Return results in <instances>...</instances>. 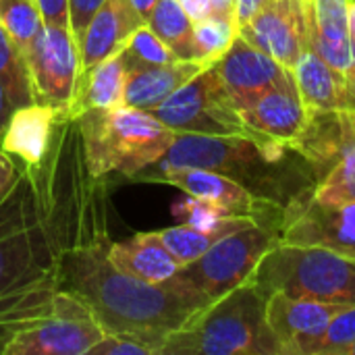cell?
I'll return each instance as SVG.
<instances>
[{
    "label": "cell",
    "mask_w": 355,
    "mask_h": 355,
    "mask_svg": "<svg viewBox=\"0 0 355 355\" xmlns=\"http://www.w3.org/2000/svg\"><path fill=\"white\" fill-rule=\"evenodd\" d=\"M60 291V233L46 160L0 191V337L48 318Z\"/></svg>",
    "instance_id": "1"
},
{
    "label": "cell",
    "mask_w": 355,
    "mask_h": 355,
    "mask_svg": "<svg viewBox=\"0 0 355 355\" xmlns=\"http://www.w3.org/2000/svg\"><path fill=\"white\" fill-rule=\"evenodd\" d=\"M171 168H206L220 173L254 196L287 208L314 191L316 179L306 158L291 146L270 137L177 133L166 154L141 175ZM137 175L135 181L141 177Z\"/></svg>",
    "instance_id": "2"
},
{
    "label": "cell",
    "mask_w": 355,
    "mask_h": 355,
    "mask_svg": "<svg viewBox=\"0 0 355 355\" xmlns=\"http://www.w3.org/2000/svg\"><path fill=\"white\" fill-rule=\"evenodd\" d=\"M266 300L245 281L168 335L160 355H285L266 322Z\"/></svg>",
    "instance_id": "3"
},
{
    "label": "cell",
    "mask_w": 355,
    "mask_h": 355,
    "mask_svg": "<svg viewBox=\"0 0 355 355\" xmlns=\"http://www.w3.org/2000/svg\"><path fill=\"white\" fill-rule=\"evenodd\" d=\"M75 121L87 171L98 181L110 177L135 179L154 166L177 137V131L152 112L131 106L85 110Z\"/></svg>",
    "instance_id": "4"
},
{
    "label": "cell",
    "mask_w": 355,
    "mask_h": 355,
    "mask_svg": "<svg viewBox=\"0 0 355 355\" xmlns=\"http://www.w3.org/2000/svg\"><path fill=\"white\" fill-rule=\"evenodd\" d=\"M260 291L355 306V258L314 245L275 243L250 277Z\"/></svg>",
    "instance_id": "5"
},
{
    "label": "cell",
    "mask_w": 355,
    "mask_h": 355,
    "mask_svg": "<svg viewBox=\"0 0 355 355\" xmlns=\"http://www.w3.org/2000/svg\"><path fill=\"white\" fill-rule=\"evenodd\" d=\"M275 243H279V231L254 220L218 237L198 260L181 266L171 283L210 306L250 281Z\"/></svg>",
    "instance_id": "6"
},
{
    "label": "cell",
    "mask_w": 355,
    "mask_h": 355,
    "mask_svg": "<svg viewBox=\"0 0 355 355\" xmlns=\"http://www.w3.org/2000/svg\"><path fill=\"white\" fill-rule=\"evenodd\" d=\"M152 114L177 133L262 137L243 123L212 64L183 83Z\"/></svg>",
    "instance_id": "7"
},
{
    "label": "cell",
    "mask_w": 355,
    "mask_h": 355,
    "mask_svg": "<svg viewBox=\"0 0 355 355\" xmlns=\"http://www.w3.org/2000/svg\"><path fill=\"white\" fill-rule=\"evenodd\" d=\"M104 337L92 312L71 293L58 291L54 312L12 331L0 345L2 355H87Z\"/></svg>",
    "instance_id": "8"
},
{
    "label": "cell",
    "mask_w": 355,
    "mask_h": 355,
    "mask_svg": "<svg viewBox=\"0 0 355 355\" xmlns=\"http://www.w3.org/2000/svg\"><path fill=\"white\" fill-rule=\"evenodd\" d=\"M23 58L35 102L60 108L69 116L81 77V56L73 31L69 27L44 23Z\"/></svg>",
    "instance_id": "9"
},
{
    "label": "cell",
    "mask_w": 355,
    "mask_h": 355,
    "mask_svg": "<svg viewBox=\"0 0 355 355\" xmlns=\"http://www.w3.org/2000/svg\"><path fill=\"white\" fill-rule=\"evenodd\" d=\"M279 241L355 258V202H320L312 191L293 200L283 212Z\"/></svg>",
    "instance_id": "10"
},
{
    "label": "cell",
    "mask_w": 355,
    "mask_h": 355,
    "mask_svg": "<svg viewBox=\"0 0 355 355\" xmlns=\"http://www.w3.org/2000/svg\"><path fill=\"white\" fill-rule=\"evenodd\" d=\"M137 181H158V183H168L183 193L198 198L202 202H208L212 206H218L235 216H252L258 223L281 229L283 223V212L279 204H272L268 200H262L254 196L250 189H245L241 183L214 173L206 168H171L162 173H152V175H141Z\"/></svg>",
    "instance_id": "11"
},
{
    "label": "cell",
    "mask_w": 355,
    "mask_h": 355,
    "mask_svg": "<svg viewBox=\"0 0 355 355\" xmlns=\"http://www.w3.org/2000/svg\"><path fill=\"white\" fill-rule=\"evenodd\" d=\"M212 67L239 112L272 87L295 85L293 73L287 67L241 35L235 37L231 48Z\"/></svg>",
    "instance_id": "12"
},
{
    "label": "cell",
    "mask_w": 355,
    "mask_h": 355,
    "mask_svg": "<svg viewBox=\"0 0 355 355\" xmlns=\"http://www.w3.org/2000/svg\"><path fill=\"white\" fill-rule=\"evenodd\" d=\"M239 35L291 71L310 46L306 0H268L239 27Z\"/></svg>",
    "instance_id": "13"
},
{
    "label": "cell",
    "mask_w": 355,
    "mask_h": 355,
    "mask_svg": "<svg viewBox=\"0 0 355 355\" xmlns=\"http://www.w3.org/2000/svg\"><path fill=\"white\" fill-rule=\"evenodd\" d=\"M343 308L347 306L308 297H291L277 291L266 300V322L281 343L283 354L312 355L333 316Z\"/></svg>",
    "instance_id": "14"
},
{
    "label": "cell",
    "mask_w": 355,
    "mask_h": 355,
    "mask_svg": "<svg viewBox=\"0 0 355 355\" xmlns=\"http://www.w3.org/2000/svg\"><path fill=\"white\" fill-rule=\"evenodd\" d=\"M69 119L60 108L33 102L17 106L0 137V148L29 166H40L52 146L56 125Z\"/></svg>",
    "instance_id": "15"
},
{
    "label": "cell",
    "mask_w": 355,
    "mask_h": 355,
    "mask_svg": "<svg viewBox=\"0 0 355 355\" xmlns=\"http://www.w3.org/2000/svg\"><path fill=\"white\" fill-rule=\"evenodd\" d=\"M291 73L308 112L355 108L354 79L331 67L310 46L304 50Z\"/></svg>",
    "instance_id": "16"
},
{
    "label": "cell",
    "mask_w": 355,
    "mask_h": 355,
    "mask_svg": "<svg viewBox=\"0 0 355 355\" xmlns=\"http://www.w3.org/2000/svg\"><path fill=\"white\" fill-rule=\"evenodd\" d=\"M144 23L131 0H106L77 37L81 71L121 52L129 35Z\"/></svg>",
    "instance_id": "17"
},
{
    "label": "cell",
    "mask_w": 355,
    "mask_h": 355,
    "mask_svg": "<svg viewBox=\"0 0 355 355\" xmlns=\"http://www.w3.org/2000/svg\"><path fill=\"white\" fill-rule=\"evenodd\" d=\"M241 119L258 135L293 148L308 123V110L300 98L297 85H285L262 94L254 104L241 110Z\"/></svg>",
    "instance_id": "18"
},
{
    "label": "cell",
    "mask_w": 355,
    "mask_h": 355,
    "mask_svg": "<svg viewBox=\"0 0 355 355\" xmlns=\"http://www.w3.org/2000/svg\"><path fill=\"white\" fill-rule=\"evenodd\" d=\"M208 64L200 60H175L168 64H135L127 67L125 106L152 112L183 83L204 71Z\"/></svg>",
    "instance_id": "19"
},
{
    "label": "cell",
    "mask_w": 355,
    "mask_h": 355,
    "mask_svg": "<svg viewBox=\"0 0 355 355\" xmlns=\"http://www.w3.org/2000/svg\"><path fill=\"white\" fill-rule=\"evenodd\" d=\"M110 262L141 283L160 285L168 281L181 266L154 233H137L125 241H112L108 252Z\"/></svg>",
    "instance_id": "20"
},
{
    "label": "cell",
    "mask_w": 355,
    "mask_h": 355,
    "mask_svg": "<svg viewBox=\"0 0 355 355\" xmlns=\"http://www.w3.org/2000/svg\"><path fill=\"white\" fill-rule=\"evenodd\" d=\"M125 77L127 69L121 52L81 71L77 94L69 108V119H75L85 110H108L125 106Z\"/></svg>",
    "instance_id": "21"
},
{
    "label": "cell",
    "mask_w": 355,
    "mask_h": 355,
    "mask_svg": "<svg viewBox=\"0 0 355 355\" xmlns=\"http://www.w3.org/2000/svg\"><path fill=\"white\" fill-rule=\"evenodd\" d=\"M150 29L175 52L181 60H196L193 56V21L179 4V0H156L150 17Z\"/></svg>",
    "instance_id": "22"
},
{
    "label": "cell",
    "mask_w": 355,
    "mask_h": 355,
    "mask_svg": "<svg viewBox=\"0 0 355 355\" xmlns=\"http://www.w3.org/2000/svg\"><path fill=\"white\" fill-rule=\"evenodd\" d=\"M173 216L179 223L189 225V227H193L202 233H210V235H227V233L241 229L256 220L252 216H235L218 206H212V204L191 198L187 193L183 200L173 204Z\"/></svg>",
    "instance_id": "23"
},
{
    "label": "cell",
    "mask_w": 355,
    "mask_h": 355,
    "mask_svg": "<svg viewBox=\"0 0 355 355\" xmlns=\"http://www.w3.org/2000/svg\"><path fill=\"white\" fill-rule=\"evenodd\" d=\"M239 35L233 17L212 15L193 23V56L204 64H214Z\"/></svg>",
    "instance_id": "24"
},
{
    "label": "cell",
    "mask_w": 355,
    "mask_h": 355,
    "mask_svg": "<svg viewBox=\"0 0 355 355\" xmlns=\"http://www.w3.org/2000/svg\"><path fill=\"white\" fill-rule=\"evenodd\" d=\"M0 25L19 52L25 54L42 31L44 17L35 0H0Z\"/></svg>",
    "instance_id": "25"
},
{
    "label": "cell",
    "mask_w": 355,
    "mask_h": 355,
    "mask_svg": "<svg viewBox=\"0 0 355 355\" xmlns=\"http://www.w3.org/2000/svg\"><path fill=\"white\" fill-rule=\"evenodd\" d=\"M0 81L4 83L15 108L35 102L25 58L19 52V48L12 44V40L8 37L2 25H0Z\"/></svg>",
    "instance_id": "26"
},
{
    "label": "cell",
    "mask_w": 355,
    "mask_h": 355,
    "mask_svg": "<svg viewBox=\"0 0 355 355\" xmlns=\"http://www.w3.org/2000/svg\"><path fill=\"white\" fill-rule=\"evenodd\" d=\"M125 69L135 64H168L175 60H181L175 56V52L150 29L148 23L139 25L127 40L125 48L121 50Z\"/></svg>",
    "instance_id": "27"
},
{
    "label": "cell",
    "mask_w": 355,
    "mask_h": 355,
    "mask_svg": "<svg viewBox=\"0 0 355 355\" xmlns=\"http://www.w3.org/2000/svg\"><path fill=\"white\" fill-rule=\"evenodd\" d=\"M312 196L320 202H355V144H352L337 164L316 183Z\"/></svg>",
    "instance_id": "28"
},
{
    "label": "cell",
    "mask_w": 355,
    "mask_h": 355,
    "mask_svg": "<svg viewBox=\"0 0 355 355\" xmlns=\"http://www.w3.org/2000/svg\"><path fill=\"white\" fill-rule=\"evenodd\" d=\"M158 239L164 243V248L171 252V256L179 262V266H185L193 260H198L218 237L223 235H210V233H202L189 225H177V227H168L162 231H156Z\"/></svg>",
    "instance_id": "29"
},
{
    "label": "cell",
    "mask_w": 355,
    "mask_h": 355,
    "mask_svg": "<svg viewBox=\"0 0 355 355\" xmlns=\"http://www.w3.org/2000/svg\"><path fill=\"white\" fill-rule=\"evenodd\" d=\"M355 345V306L343 308L318 339L312 355H347Z\"/></svg>",
    "instance_id": "30"
},
{
    "label": "cell",
    "mask_w": 355,
    "mask_h": 355,
    "mask_svg": "<svg viewBox=\"0 0 355 355\" xmlns=\"http://www.w3.org/2000/svg\"><path fill=\"white\" fill-rule=\"evenodd\" d=\"M87 355H156V352L133 335L104 333V337L89 349Z\"/></svg>",
    "instance_id": "31"
},
{
    "label": "cell",
    "mask_w": 355,
    "mask_h": 355,
    "mask_svg": "<svg viewBox=\"0 0 355 355\" xmlns=\"http://www.w3.org/2000/svg\"><path fill=\"white\" fill-rule=\"evenodd\" d=\"M191 21H200L212 15L233 17L235 19V0H179Z\"/></svg>",
    "instance_id": "32"
},
{
    "label": "cell",
    "mask_w": 355,
    "mask_h": 355,
    "mask_svg": "<svg viewBox=\"0 0 355 355\" xmlns=\"http://www.w3.org/2000/svg\"><path fill=\"white\" fill-rule=\"evenodd\" d=\"M106 0H69V27L75 37L81 35L94 12L104 4Z\"/></svg>",
    "instance_id": "33"
},
{
    "label": "cell",
    "mask_w": 355,
    "mask_h": 355,
    "mask_svg": "<svg viewBox=\"0 0 355 355\" xmlns=\"http://www.w3.org/2000/svg\"><path fill=\"white\" fill-rule=\"evenodd\" d=\"M35 4L44 17V23L69 27V0H35Z\"/></svg>",
    "instance_id": "34"
},
{
    "label": "cell",
    "mask_w": 355,
    "mask_h": 355,
    "mask_svg": "<svg viewBox=\"0 0 355 355\" xmlns=\"http://www.w3.org/2000/svg\"><path fill=\"white\" fill-rule=\"evenodd\" d=\"M268 0H235V21L237 27L245 25Z\"/></svg>",
    "instance_id": "35"
},
{
    "label": "cell",
    "mask_w": 355,
    "mask_h": 355,
    "mask_svg": "<svg viewBox=\"0 0 355 355\" xmlns=\"http://www.w3.org/2000/svg\"><path fill=\"white\" fill-rule=\"evenodd\" d=\"M15 173H17V164H15L12 156H8L0 148V191L15 179Z\"/></svg>",
    "instance_id": "36"
},
{
    "label": "cell",
    "mask_w": 355,
    "mask_h": 355,
    "mask_svg": "<svg viewBox=\"0 0 355 355\" xmlns=\"http://www.w3.org/2000/svg\"><path fill=\"white\" fill-rule=\"evenodd\" d=\"M12 110H15V104H12V100H10V96H8L6 87H4V83L0 81V137H2V133H4V127H6V123H8Z\"/></svg>",
    "instance_id": "37"
},
{
    "label": "cell",
    "mask_w": 355,
    "mask_h": 355,
    "mask_svg": "<svg viewBox=\"0 0 355 355\" xmlns=\"http://www.w3.org/2000/svg\"><path fill=\"white\" fill-rule=\"evenodd\" d=\"M131 4L135 6V10L144 17V21L148 23V17H150V12H152V8H154V4H156V0H131Z\"/></svg>",
    "instance_id": "38"
},
{
    "label": "cell",
    "mask_w": 355,
    "mask_h": 355,
    "mask_svg": "<svg viewBox=\"0 0 355 355\" xmlns=\"http://www.w3.org/2000/svg\"><path fill=\"white\" fill-rule=\"evenodd\" d=\"M349 25H352V35L355 40V2L349 6Z\"/></svg>",
    "instance_id": "39"
},
{
    "label": "cell",
    "mask_w": 355,
    "mask_h": 355,
    "mask_svg": "<svg viewBox=\"0 0 355 355\" xmlns=\"http://www.w3.org/2000/svg\"><path fill=\"white\" fill-rule=\"evenodd\" d=\"M347 355H355V345L352 347V349H349V354H347Z\"/></svg>",
    "instance_id": "40"
},
{
    "label": "cell",
    "mask_w": 355,
    "mask_h": 355,
    "mask_svg": "<svg viewBox=\"0 0 355 355\" xmlns=\"http://www.w3.org/2000/svg\"><path fill=\"white\" fill-rule=\"evenodd\" d=\"M354 2H355V0H349V4H354Z\"/></svg>",
    "instance_id": "41"
},
{
    "label": "cell",
    "mask_w": 355,
    "mask_h": 355,
    "mask_svg": "<svg viewBox=\"0 0 355 355\" xmlns=\"http://www.w3.org/2000/svg\"><path fill=\"white\" fill-rule=\"evenodd\" d=\"M354 83H355V77H354Z\"/></svg>",
    "instance_id": "42"
}]
</instances>
